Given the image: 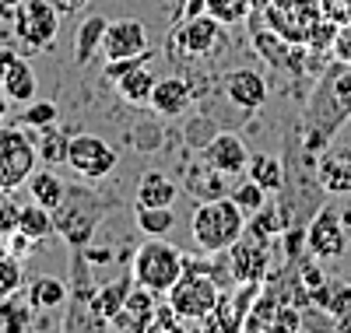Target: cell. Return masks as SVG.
<instances>
[{
  "mask_svg": "<svg viewBox=\"0 0 351 333\" xmlns=\"http://www.w3.org/2000/svg\"><path fill=\"white\" fill-rule=\"evenodd\" d=\"M351 116V64L334 60L324 71V77L316 81L313 95L306 102L302 112V151L306 155H319L334 134L341 130V123Z\"/></svg>",
  "mask_w": 351,
  "mask_h": 333,
  "instance_id": "obj_1",
  "label": "cell"
},
{
  "mask_svg": "<svg viewBox=\"0 0 351 333\" xmlns=\"http://www.w3.org/2000/svg\"><path fill=\"white\" fill-rule=\"evenodd\" d=\"M190 232L204 256H225L246 235V214L232 197H211L193 210Z\"/></svg>",
  "mask_w": 351,
  "mask_h": 333,
  "instance_id": "obj_2",
  "label": "cell"
},
{
  "mask_svg": "<svg viewBox=\"0 0 351 333\" xmlns=\"http://www.w3.org/2000/svg\"><path fill=\"white\" fill-rule=\"evenodd\" d=\"M106 214V200L95 190L84 186H67L64 200L53 207V221H56V235H60L71 249H84L92 242L99 221Z\"/></svg>",
  "mask_w": 351,
  "mask_h": 333,
  "instance_id": "obj_3",
  "label": "cell"
},
{
  "mask_svg": "<svg viewBox=\"0 0 351 333\" xmlns=\"http://www.w3.org/2000/svg\"><path fill=\"white\" fill-rule=\"evenodd\" d=\"M183 270H186L183 253L176 249L172 242H165V235H148V242L134 249L130 274H134L137 284L152 288L155 295H165L176 281L183 278Z\"/></svg>",
  "mask_w": 351,
  "mask_h": 333,
  "instance_id": "obj_4",
  "label": "cell"
},
{
  "mask_svg": "<svg viewBox=\"0 0 351 333\" xmlns=\"http://www.w3.org/2000/svg\"><path fill=\"white\" fill-rule=\"evenodd\" d=\"M221 291L225 288L211 274H204V270H197V267H186L183 278L165 291V298H169V306L176 309V316H180L186 326L190 323L204 326L215 316L218 301H221Z\"/></svg>",
  "mask_w": 351,
  "mask_h": 333,
  "instance_id": "obj_5",
  "label": "cell"
},
{
  "mask_svg": "<svg viewBox=\"0 0 351 333\" xmlns=\"http://www.w3.org/2000/svg\"><path fill=\"white\" fill-rule=\"evenodd\" d=\"M36 140L21 127L0 123V190L14 193L21 183H28V175L36 172Z\"/></svg>",
  "mask_w": 351,
  "mask_h": 333,
  "instance_id": "obj_6",
  "label": "cell"
},
{
  "mask_svg": "<svg viewBox=\"0 0 351 333\" xmlns=\"http://www.w3.org/2000/svg\"><path fill=\"white\" fill-rule=\"evenodd\" d=\"M116 162H120L116 147L99 134H74L67 140V169L81 179H106Z\"/></svg>",
  "mask_w": 351,
  "mask_h": 333,
  "instance_id": "obj_7",
  "label": "cell"
},
{
  "mask_svg": "<svg viewBox=\"0 0 351 333\" xmlns=\"http://www.w3.org/2000/svg\"><path fill=\"white\" fill-rule=\"evenodd\" d=\"M11 25H14V36L21 39V46L46 49V46H53L56 32H60V11L49 0H25Z\"/></svg>",
  "mask_w": 351,
  "mask_h": 333,
  "instance_id": "obj_8",
  "label": "cell"
},
{
  "mask_svg": "<svg viewBox=\"0 0 351 333\" xmlns=\"http://www.w3.org/2000/svg\"><path fill=\"white\" fill-rule=\"evenodd\" d=\"M348 249V232H344V218L327 204L319 207L306 225V253L313 260H337Z\"/></svg>",
  "mask_w": 351,
  "mask_h": 333,
  "instance_id": "obj_9",
  "label": "cell"
},
{
  "mask_svg": "<svg viewBox=\"0 0 351 333\" xmlns=\"http://www.w3.org/2000/svg\"><path fill=\"white\" fill-rule=\"evenodd\" d=\"M225 256H228L232 281H236V284H263V281H267V274H271L267 242H260L253 235H243Z\"/></svg>",
  "mask_w": 351,
  "mask_h": 333,
  "instance_id": "obj_10",
  "label": "cell"
},
{
  "mask_svg": "<svg viewBox=\"0 0 351 333\" xmlns=\"http://www.w3.org/2000/svg\"><path fill=\"white\" fill-rule=\"evenodd\" d=\"M221 21L211 18L208 11L204 14H193V18H183L180 32L172 36V49L176 56H211L218 39H221Z\"/></svg>",
  "mask_w": 351,
  "mask_h": 333,
  "instance_id": "obj_11",
  "label": "cell"
},
{
  "mask_svg": "<svg viewBox=\"0 0 351 333\" xmlns=\"http://www.w3.org/2000/svg\"><path fill=\"white\" fill-rule=\"evenodd\" d=\"M148 53V32H144V21L137 18H116L106 28L102 39V60L112 64V60H134Z\"/></svg>",
  "mask_w": 351,
  "mask_h": 333,
  "instance_id": "obj_12",
  "label": "cell"
},
{
  "mask_svg": "<svg viewBox=\"0 0 351 333\" xmlns=\"http://www.w3.org/2000/svg\"><path fill=\"white\" fill-rule=\"evenodd\" d=\"M316 186L327 197L351 193V147L348 144H327L316 155Z\"/></svg>",
  "mask_w": 351,
  "mask_h": 333,
  "instance_id": "obj_13",
  "label": "cell"
},
{
  "mask_svg": "<svg viewBox=\"0 0 351 333\" xmlns=\"http://www.w3.org/2000/svg\"><path fill=\"white\" fill-rule=\"evenodd\" d=\"M204 162L211 169H218L221 175L236 179V175H246V165H250V147L243 144L239 134H215L208 144H204Z\"/></svg>",
  "mask_w": 351,
  "mask_h": 333,
  "instance_id": "obj_14",
  "label": "cell"
},
{
  "mask_svg": "<svg viewBox=\"0 0 351 333\" xmlns=\"http://www.w3.org/2000/svg\"><path fill=\"white\" fill-rule=\"evenodd\" d=\"M263 284H236L232 291H221V301H218V309L215 316L204 323V326H211V330H225V333H236L243 330L250 309H253V301L260 295Z\"/></svg>",
  "mask_w": 351,
  "mask_h": 333,
  "instance_id": "obj_15",
  "label": "cell"
},
{
  "mask_svg": "<svg viewBox=\"0 0 351 333\" xmlns=\"http://www.w3.org/2000/svg\"><path fill=\"white\" fill-rule=\"evenodd\" d=\"M155 312H158V295L144 284H134L123 309L109 319L112 330H127V333H144L155 326Z\"/></svg>",
  "mask_w": 351,
  "mask_h": 333,
  "instance_id": "obj_16",
  "label": "cell"
},
{
  "mask_svg": "<svg viewBox=\"0 0 351 333\" xmlns=\"http://www.w3.org/2000/svg\"><path fill=\"white\" fill-rule=\"evenodd\" d=\"M221 84H225L228 102L239 106V109H246V112H253V109H260L263 102H267V81H263L256 71H246V67L228 71Z\"/></svg>",
  "mask_w": 351,
  "mask_h": 333,
  "instance_id": "obj_17",
  "label": "cell"
},
{
  "mask_svg": "<svg viewBox=\"0 0 351 333\" xmlns=\"http://www.w3.org/2000/svg\"><path fill=\"white\" fill-rule=\"evenodd\" d=\"M148 106L158 116H183L193 106V92H190V84L183 77H158Z\"/></svg>",
  "mask_w": 351,
  "mask_h": 333,
  "instance_id": "obj_18",
  "label": "cell"
},
{
  "mask_svg": "<svg viewBox=\"0 0 351 333\" xmlns=\"http://www.w3.org/2000/svg\"><path fill=\"white\" fill-rule=\"evenodd\" d=\"M106 28H109V18L106 14H88L77 25V32H74V64L77 67H88L95 56H102Z\"/></svg>",
  "mask_w": 351,
  "mask_h": 333,
  "instance_id": "obj_19",
  "label": "cell"
},
{
  "mask_svg": "<svg viewBox=\"0 0 351 333\" xmlns=\"http://www.w3.org/2000/svg\"><path fill=\"white\" fill-rule=\"evenodd\" d=\"M144 60H148V56L134 60V64L112 81V84H116V92H120V99L130 102V106H144V102H148L152 92H155V81H158L148 67H144Z\"/></svg>",
  "mask_w": 351,
  "mask_h": 333,
  "instance_id": "obj_20",
  "label": "cell"
},
{
  "mask_svg": "<svg viewBox=\"0 0 351 333\" xmlns=\"http://www.w3.org/2000/svg\"><path fill=\"white\" fill-rule=\"evenodd\" d=\"M134 284H137L134 274H123L120 281H109V284H99V288H95V295H92V312H95V319H99L102 326H109V319L123 309V301H127V295H130Z\"/></svg>",
  "mask_w": 351,
  "mask_h": 333,
  "instance_id": "obj_21",
  "label": "cell"
},
{
  "mask_svg": "<svg viewBox=\"0 0 351 333\" xmlns=\"http://www.w3.org/2000/svg\"><path fill=\"white\" fill-rule=\"evenodd\" d=\"M28 306H32L36 312H53V309H67V298H71V288L53 278V274H43L36 278L32 284H28Z\"/></svg>",
  "mask_w": 351,
  "mask_h": 333,
  "instance_id": "obj_22",
  "label": "cell"
},
{
  "mask_svg": "<svg viewBox=\"0 0 351 333\" xmlns=\"http://www.w3.org/2000/svg\"><path fill=\"white\" fill-rule=\"evenodd\" d=\"M176 197H180V190H176V183L169 175H162V172H144L137 190H134V204L137 207H172Z\"/></svg>",
  "mask_w": 351,
  "mask_h": 333,
  "instance_id": "obj_23",
  "label": "cell"
},
{
  "mask_svg": "<svg viewBox=\"0 0 351 333\" xmlns=\"http://www.w3.org/2000/svg\"><path fill=\"white\" fill-rule=\"evenodd\" d=\"M278 312H281V295H278L274 288H260V295H256V301H253V309H250V316H246L243 330H246V333H256V330H274Z\"/></svg>",
  "mask_w": 351,
  "mask_h": 333,
  "instance_id": "obj_24",
  "label": "cell"
},
{
  "mask_svg": "<svg viewBox=\"0 0 351 333\" xmlns=\"http://www.w3.org/2000/svg\"><path fill=\"white\" fill-rule=\"evenodd\" d=\"M246 175L253 179L256 186L267 190V193H281V186H285V165L274 155H250Z\"/></svg>",
  "mask_w": 351,
  "mask_h": 333,
  "instance_id": "obj_25",
  "label": "cell"
},
{
  "mask_svg": "<svg viewBox=\"0 0 351 333\" xmlns=\"http://www.w3.org/2000/svg\"><path fill=\"white\" fill-rule=\"evenodd\" d=\"M28 193H32V200L36 204H43V207H56L64 200V193H67V183L56 172H49V169H43V172H32L28 175Z\"/></svg>",
  "mask_w": 351,
  "mask_h": 333,
  "instance_id": "obj_26",
  "label": "cell"
},
{
  "mask_svg": "<svg viewBox=\"0 0 351 333\" xmlns=\"http://www.w3.org/2000/svg\"><path fill=\"white\" fill-rule=\"evenodd\" d=\"M288 228V221L281 218V210L278 207H271V204H263L260 210H253L250 214V221H246V235H253V238H260V242H271L281 235Z\"/></svg>",
  "mask_w": 351,
  "mask_h": 333,
  "instance_id": "obj_27",
  "label": "cell"
},
{
  "mask_svg": "<svg viewBox=\"0 0 351 333\" xmlns=\"http://www.w3.org/2000/svg\"><path fill=\"white\" fill-rule=\"evenodd\" d=\"M18 228L25 232V235H32V238H39V242H46V238H53L56 235V221H53V210L49 207H43V204H25L21 207V218H18Z\"/></svg>",
  "mask_w": 351,
  "mask_h": 333,
  "instance_id": "obj_28",
  "label": "cell"
},
{
  "mask_svg": "<svg viewBox=\"0 0 351 333\" xmlns=\"http://www.w3.org/2000/svg\"><path fill=\"white\" fill-rule=\"evenodd\" d=\"M4 95L11 99V102H18V106H28L36 99V71L25 64V60H18V64L11 67V74L4 77Z\"/></svg>",
  "mask_w": 351,
  "mask_h": 333,
  "instance_id": "obj_29",
  "label": "cell"
},
{
  "mask_svg": "<svg viewBox=\"0 0 351 333\" xmlns=\"http://www.w3.org/2000/svg\"><path fill=\"white\" fill-rule=\"evenodd\" d=\"M36 155L46 162V165H67V134H60L53 123L49 127H43V130H36Z\"/></svg>",
  "mask_w": 351,
  "mask_h": 333,
  "instance_id": "obj_30",
  "label": "cell"
},
{
  "mask_svg": "<svg viewBox=\"0 0 351 333\" xmlns=\"http://www.w3.org/2000/svg\"><path fill=\"white\" fill-rule=\"evenodd\" d=\"M32 306H28V298L21 301L18 295L4 298L0 301V333H21L28 323H32Z\"/></svg>",
  "mask_w": 351,
  "mask_h": 333,
  "instance_id": "obj_31",
  "label": "cell"
},
{
  "mask_svg": "<svg viewBox=\"0 0 351 333\" xmlns=\"http://www.w3.org/2000/svg\"><path fill=\"white\" fill-rule=\"evenodd\" d=\"M134 221L144 235H169L176 225V214H172V207H137Z\"/></svg>",
  "mask_w": 351,
  "mask_h": 333,
  "instance_id": "obj_32",
  "label": "cell"
},
{
  "mask_svg": "<svg viewBox=\"0 0 351 333\" xmlns=\"http://www.w3.org/2000/svg\"><path fill=\"white\" fill-rule=\"evenodd\" d=\"M25 288V270H21V260L11 256V253H0V301L18 295Z\"/></svg>",
  "mask_w": 351,
  "mask_h": 333,
  "instance_id": "obj_33",
  "label": "cell"
},
{
  "mask_svg": "<svg viewBox=\"0 0 351 333\" xmlns=\"http://www.w3.org/2000/svg\"><path fill=\"white\" fill-rule=\"evenodd\" d=\"M228 197L239 204V210H243L246 218L253 214V210H260L263 204H267V190H263V186H256L250 175L243 179V183H236V186H232V190H228Z\"/></svg>",
  "mask_w": 351,
  "mask_h": 333,
  "instance_id": "obj_34",
  "label": "cell"
},
{
  "mask_svg": "<svg viewBox=\"0 0 351 333\" xmlns=\"http://www.w3.org/2000/svg\"><path fill=\"white\" fill-rule=\"evenodd\" d=\"M204 11L218 18L221 25H243L250 18V0H208Z\"/></svg>",
  "mask_w": 351,
  "mask_h": 333,
  "instance_id": "obj_35",
  "label": "cell"
},
{
  "mask_svg": "<svg viewBox=\"0 0 351 333\" xmlns=\"http://www.w3.org/2000/svg\"><path fill=\"white\" fill-rule=\"evenodd\" d=\"M327 316H330V326L341 330V333H351V284H337L334 288V298L327 306Z\"/></svg>",
  "mask_w": 351,
  "mask_h": 333,
  "instance_id": "obj_36",
  "label": "cell"
},
{
  "mask_svg": "<svg viewBox=\"0 0 351 333\" xmlns=\"http://www.w3.org/2000/svg\"><path fill=\"white\" fill-rule=\"evenodd\" d=\"M56 116H60V106L56 102H49V99H43V102H28V109H21V127H28V130H43V127H49V123H56Z\"/></svg>",
  "mask_w": 351,
  "mask_h": 333,
  "instance_id": "obj_37",
  "label": "cell"
},
{
  "mask_svg": "<svg viewBox=\"0 0 351 333\" xmlns=\"http://www.w3.org/2000/svg\"><path fill=\"white\" fill-rule=\"evenodd\" d=\"M253 42H256V49H263L260 56L267 60V64H278V67H285V64H288V53H291V42H288V39H281V42L274 39V42H271V36L256 32V36H253Z\"/></svg>",
  "mask_w": 351,
  "mask_h": 333,
  "instance_id": "obj_38",
  "label": "cell"
},
{
  "mask_svg": "<svg viewBox=\"0 0 351 333\" xmlns=\"http://www.w3.org/2000/svg\"><path fill=\"white\" fill-rule=\"evenodd\" d=\"M4 246H8V253H11V256L25 260V256H32V253L39 249V238H32V235H25V232L18 228V232H11V235L4 238Z\"/></svg>",
  "mask_w": 351,
  "mask_h": 333,
  "instance_id": "obj_39",
  "label": "cell"
},
{
  "mask_svg": "<svg viewBox=\"0 0 351 333\" xmlns=\"http://www.w3.org/2000/svg\"><path fill=\"white\" fill-rule=\"evenodd\" d=\"M18 218H21V204L11 200V193L0 200V238H8L11 232H18Z\"/></svg>",
  "mask_w": 351,
  "mask_h": 333,
  "instance_id": "obj_40",
  "label": "cell"
},
{
  "mask_svg": "<svg viewBox=\"0 0 351 333\" xmlns=\"http://www.w3.org/2000/svg\"><path fill=\"white\" fill-rule=\"evenodd\" d=\"M334 56L344 60V64H351V21H344L337 28V36H334Z\"/></svg>",
  "mask_w": 351,
  "mask_h": 333,
  "instance_id": "obj_41",
  "label": "cell"
},
{
  "mask_svg": "<svg viewBox=\"0 0 351 333\" xmlns=\"http://www.w3.org/2000/svg\"><path fill=\"white\" fill-rule=\"evenodd\" d=\"M18 60H21V56H18L14 49H0V84H4V77L11 74V67L18 64Z\"/></svg>",
  "mask_w": 351,
  "mask_h": 333,
  "instance_id": "obj_42",
  "label": "cell"
},
{
  "mask_svg": "<svg viewBox=\"0 0 351 333\" xmlns=\"http://www.w3.org/2000/svg\"><path fill=\"white\" fill-rule=\"evenodd\" d=\"M21 4H25V0H0V21H8V25H11Z\"/></svg>",
  "mask_w": 351,
  "mask_h": 333,
  "instance_id": "obj_43",
  "label": "cell"
},
{
  "mask_svg": "<svg viewBox=\"0 0 351 333\" xmlns=\"http://www.w3.org/2000/svg\"><path fill=\"white\" fill-rule=\"evenodd\" d=\"M204 4H208V0H186V8H183V18H193V14H204Z\"/></svg>",
  "mask_w": 351,
  "mask_h": 333,
  "instance_id": "obj_44",
  "label": "cell"
},
{
  "mask_svg": "<svg viewBox=\"0 0 351 333\" xmlns=\"http://www.w3.org/2000/svg\"><path fill=\"white\" fill-rule=\"evenodd\" d=\"M8 106H11V99L4 95V88H0V123H4V116H8Z\"/></svg>",
  "mask_w": 351,
  "mask_h": 333,
  "instance_id": "obj_45",
  "label": "cell"
},
{
  "mask_svg": "<svg viewBox=\"0 0 351 333\" xmlns=\"http://www.w3.org/2000/svg\"><path fill=\"white\" fill-rule=\"evenodd\" d=\"M71 4H74V8H77V4H84V0H71Z\"/></svg>",
  "mask_w": 351,
  "mask_h": 333,
  "instance_id": "obj_46",
  "label": "cell"
},
{
  "mask_svg": "<svg viewBox=\"0 0 351 333\" xmlns=\"http://www.w3.org/2000/svg\"><path fill=\"white\" fill-rule=\"evenodd\" d=\"M4 197H8V190H0V200H4Z\"/></svg>",
  "mask_w": 351,
  "mask_h": 333,
  "instance_id": "obj_47",
  "label": "cell"
}]
</instances>
